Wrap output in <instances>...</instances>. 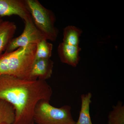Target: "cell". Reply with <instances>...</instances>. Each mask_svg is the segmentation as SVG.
<instances>
[{"label": "cell", "instance_id": "1", "mask_svg": "<svg viewBox=\"0 0 124 124\" xmlns=\"http://www.w3.org/2000/svg\"><path fill=\"white\" fill-rule=\"evenodd\" d=\"M53 94L46 81L0 75V99L8 102L15 110L13 124H34L35 108L41 101H49Z\"/></svg>", "mask_w": 124, "mask_h": 124}, {"label": "cell", "instance_id": "2", "mask_svg": "<svg viewBox=\"0 0 124 124\" xmlns=\"http://www.w3.org/2000/svg\"><path fill=\"white\" fill-rule=\"evenodd\" d=\"M36 50V44H30L0 54V75L31 80L30 74Z\"/></svg>", "mask_w": 124, "mask_h": 124}, {"label": "cell", "instance_id": "3", "mask_svg": "<svg viewBox=\"0 0 124 124\" xmlns=\"http://www.w3.org/2000/svg\"><path fill=\"white\" fill-rule=\"evenodd\" d=\"M26 1L37 28L47 40H56L58 31L54 25L56 18L53 12L43 6L38 0H26Z\"/></svg>", "mask_w": 124, "mask_h": 124}, {"label": "cell", "instance_id": "4", "mask_svg": "<svg viewBox=\"0 0 124 124\" xmlns=\"http://www.w3.org/2000/svg\"><path fill=\"white\" fill-rule=\"evenodd\" d=\"M71 110V108L68 105L58 108L49 101H40L35 108L34 122L37 124H75Z\"/></svg>", "mask_w": 124, "mask_h": 124}, {"label": "cell", "instance_id": "5", "mask_svg": "<svg viewBox=\"0 0 124 124\" xmlns=\"http://www.w3.org/2000/svg\"><path fill=\"white\" fill-rule=\"evenodd\" d=\"M24 30L20 35L10 41L4 52L9 53L20 47L30 44H37L41 41L46 39L35 26L32 18L24 22Z\"/></svg>", "mask_w": 124, "mask_h": 124}, {"label": "cell", "instance_id": "6", "mask_svg": "<svg viewBox=\"0 0 124 124\" xmlns=\"http://www.w3.org/2000/svg\"><path fill=\"white\" fill-rule=\"evenodd\" d=\"M13 15L24 22L31 18L26 0H0V17Z\"/></svg>", "mask_w": 124, "mask_h": 124}, {"label": "cell", "instance_id": "7", "mask_svg": "<svg viewBox=\"0 0 124 124\" xmlns=\"http://www.w3.org/2000/svg\"><path fill=\"white\" fill-rule=\"evenodd\" d=\"M81 48L79 46L71 45L61 42L58 48V53L62 62L73 67H76L80 60Z\"/></svg>", "mask_w": 124, "mask_h": 124}, {"label": "cell", "instance_id": "8", "mask_svg": "<svg viewBox=\"0 0 124 124\" xmlns=\"http://www.w3.org/2000/svg\"><path fill=\"white\" fill-rule=\"evenodd\" d=\"M54 62L50 59L35 60L31 70V80L46 81L51 77L54 67Z\"/></svg>", "mask_w": 124, "mask_h": 124}, {"label": "cell", "instance_id": "9", "mask_svg": "<svg viewBox=\"0 0 124 124\" xmlns=\"http://www.w3.org/2000/svg\"><path fill=\"white\" fill-rule=\"evenodd\" d=\"M17 30L13 22L5 20L0 23V54L5 51Z\"/></svg>", "mask_w": 124, "mask_h": 124}, {"label": "cell", "instance_id": "10", "mask_svg": "<svg viewBox=\"0 0 124 124\" xmlns=\"http://www.w3.org/2000/svg\"><path fill=\"white\" fill-rule=\"evenodd\" d=\"M92 97L91 93L82 94L81 96V110L79 118L75 124H93L90 113V106L91 103Z\"/></svg>", "mask_w": 124, "mask_h": 124}, {"label": "cell", "instance_id": "11", "mask_svg": "<svg viewBox=\"0 0 124 124\" xmlns=\"http://www.w3.org/2000/svg\"><path fill=\"white\" fill-rule=\"evenodd\" d=\"M15 117V110L11 104L0 99V124H13Z\"/></svg>", "mask_w": 124, "mask_h": 124}, {"label": "cell", "instance_id": "12", "mask_svg": "<svg viewBox=\"0 0 124 124\" xmlns=\"http://www.w3.org/2000/svg\"><path fill=\"white\" fill-rule=\"evenodd\" d=\"M82 32V30L75 26H67L63 29L62 42L71 45L79 46Z\"/></svg>", "mask_w": 124, "mask_h": 124}, {"label": "cell", "instance_id": "13", "mask_svg": "<svg viewBox=\"0 0 124 124\" xmlns=\"http://www.w3.org/2000/svg\"><path fill=\"white\" fill-rule=\"evenodd\" d=\"M108 113V124H124V106L122 102L119 101Z\"/></svg>", "mask_w": 124, "mask_h": 124}, {"label": "cell", "instance_id": "14", "mask_svg": "<svg viewBox=\"0 0 124 124\" xmlns=\"http://www.w3.org/2000/svg\"><path fill=\"white\" fill-rule=\"evenodd\" d=\"M53 45L46 39L40 41L36 44L35 60L50 59L52 55Z\"/></svg>", "mask_w": 124, "mask_h": 124}, {"label": "cell", "instance_id": "15", "mask_svg": "<svg viewBox=\"0 0 124 124\" xmlns=\"http://www.w3.org/2000/svg\"><path fill=\"white\" fill-rule=\"evenodd\" d=\"M3 21V20H2V18L0 17V23H1V22H2Z\"/></svg>", "mask_w": 124, "mask_h": 124}, {"label": "cell", "instance_id": "16", "mask_svg": "<svg viewBox=\"0 0 124 124\" xmlns=\"http://www.w3.org/2000/svg\"></svg>", "mask_w": 124, "mask_h": 124}]
</instances>
